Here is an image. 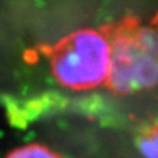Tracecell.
Wrapping results in <instances>:
<instances>
[{
  "instance_id": "6da1fadb",
  "label": "cell",
  "mask_w": 158,
  "mask_h": 158,
  "mask_svg": "<svg viewBox=\"0 0 158 158\" xmlns=\"http://www.w3.org/2000/svg\"><path fill=\"white\" fill-rule=\"evenodd\" d=\"M110 67L111 39L91 28L70 34L52 56L55 81L74 90L93 89L108 82Z\"/></svg>"
},
{
  "instance_id": "7a4b0ae2",
  "label": "cell",
  "mask_w": 158,
  "mask_h": 158,
  "mask_svg": "<svg viewBox=\"0 0 158 158\" xmlns=\"http://www.w3.org/2000/svg\"><path fill=\"white\" fill-rule=\"evenodd\" d=\"M108 85L121 95L158 85V59L139 48L135 31L122 28L111 38V67Z\"/></svg>"
},
{
  "instance_id": "3957f363",
  "label": "cell",
  "mask_w": 158,
  "mask_h": 158,
  "mask_svg": "<svg viewBox=\"0 0 158 158\" xmlns=\"http://www.w3.org/2000/svg\"><path fill=\"white\" fill-rule=\"evenodd\" d=\"M137 45L148 55L158 59V28L141 27L135 31Z\"/></svg>"
},
{
  "instance_id": "277c9868",
  "label": "cell",
  "mask_w": 158,
  "mask_h": 158,
  "mask_svg": "<svg viewBox=\"0 0 158 158\" xmlns=\"http://www.w3.org/2000/svg\"><path fill=\"white\" fill-rule=\"evenodd\" d=\"M6 158H61L57 153L40 144H28L13 150Z\"/></svg>"
},
{
  "instance_id": "5b68a950",
  "label": "cell",
  "mask_w": 158,
  "mask_h": 158,
  "mask_svg": "<svg viewBox=\"0 0 158 158\" xmlns=\"http://www.w3.org/2000/svg\"><path fill=\"white\" fill-rule=\"evenodd\" d=\"M137 148L143 158H158V130L142 136L137 142Z\"/></svg>"
},
{
  "instance_id": "8992f818",
  "label": "cell",
  "mask_w": 158,
  "mask_h": 158,
  "mask_svg": "<svg viewBox=\"0 0 158 158\" xmlns=\"http://www.w3.org/2000/svg\"><path fill=\"white\" fill-rule=\"evenodd\" d=\"M34 138V134L32 131H28V135L25 136V141H32Z\"/></svg>"
}]
</instances>
